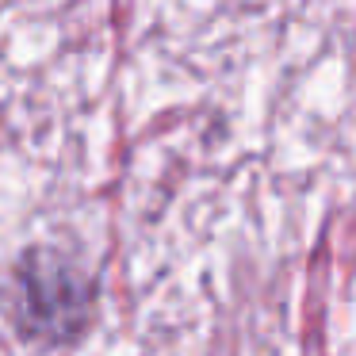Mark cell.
<instances>
[{"instance_id": "6da1fadb", "label": "cell", "mask_w": 356, "mask_h": 356, "mask_svg": "<svg viewBox=\"0 0 356 356\" xmlns=\"http://www.w3.org/2000/svg\"><path fill=\"white\" fill-rule=\"evenodd\" d=\"M19 322L42 337H70L81 330L92 307V280L73 257L35 249L19 264Z\"/></svg>"}]
</instances>
